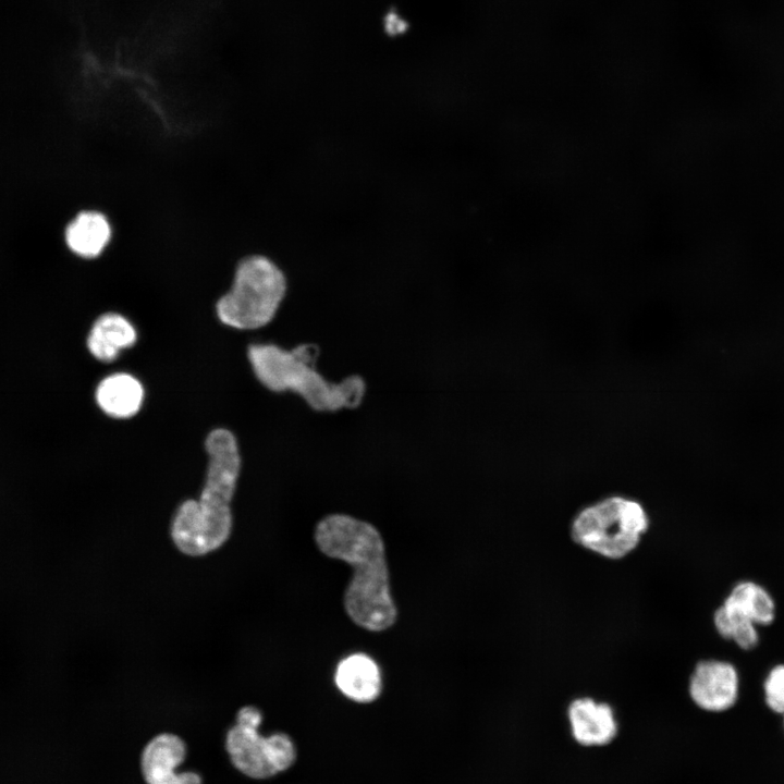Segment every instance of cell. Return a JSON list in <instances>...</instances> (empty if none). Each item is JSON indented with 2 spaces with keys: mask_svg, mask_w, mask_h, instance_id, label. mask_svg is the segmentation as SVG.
<instances>
[{
  "mask_svg": "<svg viewBox=\"0 0 784 784\" xmlns=\"http://www.w3.org/2000/svg\"><path fill=\"white\" fill-rule=\"evenodd\" d=\"M314 538L322 554L353 568L343 597L353 623L368 632L392 627L397 609L391 596L384 542L377 527L348 514L332 513L316 524Z\"/></svg>",
  "mask_w": 784,
  "mask_h": 784,
  "instance_id": "cell-1",
  "label": "cell"
},
{
  "mask_svg": "<svg viewBox=\"0 0 784 784\" xmlns=\"http://www.w3.org/2000/svg\"><path fill=\"white\" fill-rule=\"evenodd\" d=\"M209 457L200 499L186 500L177 509L171 528L176 547L187 555H204L228 539L232 528L230 502L241 468L233 433L212 430L205 442Z\"/></svg>",
  "mask_w": 784,
  "mask_h": 784,
  "instance_id": "cell-2",
  "label": "cell"
},
{
  "mask_svg": "<svg viewBox=\"0 0 784 784\" xmlns=\"http://www.w3.org/2000/svg\"><path fill=\"white\" fill-rule=\"evenodd\" d=\"M318 348L301 344L283 348L275 344H253L248 359L257 379L273 392H293L313 411L333 414L355 409L364 401L367 384L360 375L329 380L316 365Z\"/></svg>",
  "mask_w": 784,
  "mask_h": 784,
  "instance_id": "cell-3",
  "label": "cell"
},
{
  "mask_svg": "<svg viewBox=\"0 0 784 784\" xmlns=\"http://www.w3.org/2000/svg\"><path fill=\"white\" fill-rule=\"evenodd\" d=\"M287 293V278L279 264L262 254H250L235 265L229 290L216 304L224 324L242 330L268 324Z\"/></svg>",
  "mask_w": 784,
  "mask_h": 784,
  "instance_id": "cell-4",
  "label": "cell"
},
{
  "mask_svg": "<svg viewBox=\"0 0 784 784\" xmlns=\"http://www.w3.org/2000/svg\"><path fill=\"white\" fill-rule=\"evenodd\" d=\"M650 526L644 505L622 495H610L583 507L569 527L579 547L609 560L629 555Z\"/></svg>",
  "mask_w": 784,
  "mask_h": 784,
  "instance_id": "cell-5",
  "label": "cell"
},
{
  "mask_svg": "<svg viewBox=\"0 0 784 784\" xmlns=\"http://www.w3.org/2000/svg\"><path fill=\"white\" fill-rule=\"evenodd\" d=\"M261 712L253 706L243 707L226 735V751L234 767L253 779H268L287 770L296 760V748L285 733L264 737L258 733Z\"/></svg>",
  "mask_w": 784,
  "mask_h": 784,
  "instance_id": "cell-6",
  "label": "cell"
},
{
  "mask_svg": "<svg viewBox=\"0 0 784 784\" xmlns=\"http://www.w3.org/2000/svg\"><path fill=\"white\" fill-rule=\"evenodd\" d=\"M688 691L694 703L702 710L724 711L731 708L737 699V672L728 662L700 661L689 677Z\"/></svg>",
  "mask_w": 784,
  "mask_h": 784,
  "instance_id": "cell-7",
  "label": "cell"
},
{
  "mask_svg": "<svg viewBox=\"0 0 784 784\" xmlns=\"http://www.w3.org/2000/svg\"><path fill=\"white\" fill-rule=\"evenodd\" d=\"M185 755L186 746L179 736L163 733L154 737L140 758L146 784H201L200 775L195 772H175Z\"/></svg>",
  "mask_w": 784,
  "mask_h": 784,
  "instance_id": "cell-8",
  "label": "cell"
},
{
  "mask_svg": "<svg viewBox=\"0 0 784 784\" xmlns=\"http://www.w3.org/2000/svg\"><path fill=\"white\" fill-rule=\"evenodd\" d=\"M571 734L584 747H600L610 744L618 731L613 708L590 697L572 700L567 707Z\"/></svg>",
  "mask_w": 784,
  "mask_h": 784,
  "instance_id": "cell-9",
  "label": "cell"
},
{
  "mask_svg": "<svg viewBox=\"0 0 784 784\" xmlns=\"http://www.w3.org/2000/svg\"><path fill=\"white\" fill-rule=\"evenodd\" d=\"M113 238V226L108 216L95 208L77 211L64 229V243L69 252L83 260L101 257Z\"/></svg>",
  "mask_w": 784,
  "mask_h": 784,
  "instance_id": "cell-10",
  "label": "cell"
},
{
  "mask_svg": "<svg viewBox=\"0 0 784 784\" xmlns=\"http://www.w3.org/2000/svg\"><path fill=\"white\" fill-rule=\"evenodd\" d=\"M334 681L346 698L358 703L375 701L382 690L379 666L365 653H354L340 661Z\"/></svg>",
  "mask_w": 784,
  "mask_h": 784,
  "instance_id": "cell-11",
  "label": "cell"
},
{
  "mask_svg": "<svg viewBox=\"0 0 784 784\" xmlns=\"http://www.w3.org/2000/svg\"><path fill=\"white\" fill-rule=\"evenodd\" d=\"M136 340V330L124 316L106 313L93 322L86 336V348L97 360L110 363Z\"/></svg>",
  "mask_w": 784,
  "mask_h": 784,
  "instance_id": "cell-12",
  "label": "cell"
},
{
  "mask_svg": "<svg viewBox=\"0 0 784 784\" xmlns=\"http://www.w3.org/2000/svg\"><path fill=\"white\" fill-rule=\"evenodd\" d=\"M774 609L771 596L761 586L743 581L733 588L714 614L728 621L769 625L774 620Z\"/></svg>",
  "mask_w": 784,
  "mask_h": 784,
  "instance_id": "cell-13",
  "label": "cell"
},
{
  "mask_svg": "<svg viewBox=\"0 0 784 784\" xmlns=\"http://www.w3.org/2000/svg\"><path fill=\"white\" fill-rule=\"evenodd\" d=\"M144 389L140 382L128 373H112L103 378L95 390L98 407L108 416L128 418L140 408Z\"/></svg>",
  "mask_w": 784,
  "mask_h": 784,
  "instance_id": "cell-14",
  "label": "cell"
},
{
  "mask_svg": "<svg viewBox=\"0 0 784 784\" xmlns=\"http://www.w3.org/2000/svg\"><path fill=\"white\" fill-rule=\"evenodd\" d=\"M765 701L775 712L784 713V665L775 666L764 683Z\"/></svg>",
  "mask_w": 784,
  "mask_h": 784,
  "instance_id": "cell-15",
  "label": "cell"
}]
</instances>
